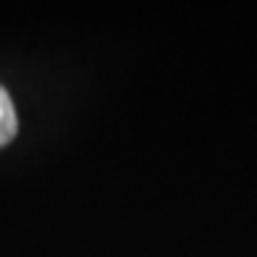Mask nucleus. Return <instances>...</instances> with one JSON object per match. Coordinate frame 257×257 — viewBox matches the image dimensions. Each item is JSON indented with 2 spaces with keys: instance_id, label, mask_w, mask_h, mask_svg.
I'll list each match as a JSON object with an SVG mask.
<instances>
[{
  "instance_id": "obj_1",
  "label": "nucleus",
  "mask_w": 257,
  "mask_h": 257,
  "mask_svg": "<svg viewBox=\"0 0 257 257\" xmlns=\"http://www.w3.org/2000/svg\"><path fill=\"white\" fill-rule=\"evenodd\" d=\"M16 128H19V121H16L14 100H11V95L0 87V147L8 145L11 139L16 137Z\"/></svg>"
}]
</instances>
